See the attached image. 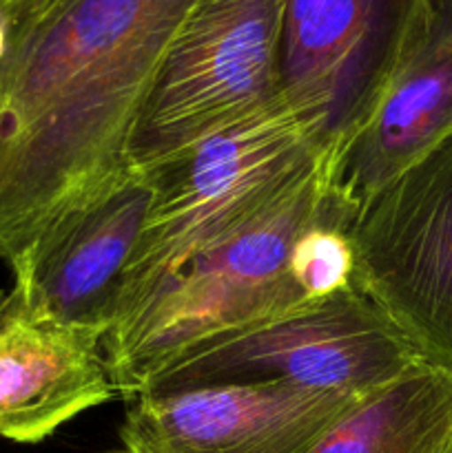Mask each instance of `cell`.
<instances>
[{"instance_id":"6da1fadb","label":"cell","mask_w":452,"mask_h":453,"mask_svg":"<svg viewBox=\"0 0 452 453\" xmlns=\"http://www.w3.org/2000/svg\"><path fill=\"white\" fill-rule=\"evenodd\" d=\"M199 0H60L0 56V259L129 166L160 65Z\"/></svg>"},{"instance_id":"7a4b0ae2","label":"cell","mask_w":452,"mask_h":453,"mask_svg":"<svg viewBox=\"0 0 452 453\" xmlns=\"http://www.w3.org/2000/svg\"><path fill=\"white\" fill-rule=\"evenodd\" d=\"M332 157L328 153L273 211L191 257L106 334V361L120 396H133L160 370L202 345L313 308L292 277L291 255L331 193Z\"/></svg>"},{"instance_id":"3957f363","label":"cell","mask_w":452,"mask_h":453,"mask_svg":"<svg viewBox=\"0 0 452 453\" xmlns=\"http://www.w3.org/2000/svg\"><path fill=\"white\" fill-rule=\"evenodd\" d=\"M328 153L282 97L248 119L142 168L151 181V202L111 330L131 319L191 257L273 211Z\"/></svg>"},{"instance_id":"277c9868","label":"cell","mask_w":452,"mask_h":453,"mask_svg":"<svg viewBox=\"0 0 452 453\" xmlns=\"http://www.w3.org/2000/svg\"><path fill=\"white\" fill-rule=\"evenodd\" d=\"M282 97V0H199L142 104L129 164L153 166Z\"/></svg>"},{"instance_id":"5b68a950","label":"cell","mask_w":452,"mask_h":453,"mask_svg":"<svg viewBox=\"0 0 452 453\" xmlns=\"http://www.w3.org/2000/svg\"><path fill=\"white\" fill-rule=\"evenodd\" d=\"M425 363L433 361L388 312L353 288L304 312L202 345L160 370L140 392L275 383L368 396Z\"/></svg>"},{"instance_id":"8992f818","label":"cell","mask_w":452,"mask_h":453,"mask_svg":"<svg viewBox=\"0 0 452 453\" xmlns=\"http://www.w3.org/2000/svg\"><path fill=\"white\" fill-rule=\"evenodd\" d=\"M434 0H282V96L323 150L363 127Z\"/></svg>"},{"instance_id":"52a82bcc","label":"cell","mask_w":452,"mask_h":453,"mask_svg":"<svg viewBox=\"0 0 452 453\" xmlns=\"http://www.w3.org/2000/svg\"><path fill=\"white\" fill-rule=\"evenodd\" d=\"M350 234L359 290L452 370V135L381 186Z\"/></svg>"},{"instance_id":"ba28073f","label":"cell","mask_w":452,"mask_h":453,"mask_svg":"<svg viewBox=\"0 0 452 453\" xmlns=\"http://www.w3.org/2000/svg\"><path fill=\"white\" fill-rule=\"evenodd\" d=\"M363 396L288 385H207L124 398L127 453H310Z\"/></svg>"},{"instance_id":"9c48e42d","label":"cell","mask_w":452,"mask_h":453,"mask_svg":"<svg viewBox=\"0 0 452 453\" xmlns=\"http://www.w3.org/2000/svg\"><path fill=\"white\" fill-rule=\"evenodd\" d=\"M149 202V175L129 164L102 193L58 219L9 264L13 288L56 321L105 341Z\"/></svg>"},{"instance_id":"30bf717a","label":"cell","mask_w":452,"mask_h":453,"mask_svg":"<svg viewBox=\"0 0 452 453\" xmlns=\"http://www.w3.org/2000/svg\"><path fill=\"white\" fill-rule=\"evenodd\" d=\"M118 394L105 341L0 290V436L43 442Z\"/></svg>"},{"instance_id":"8fae6325","label":"cell","mask_w":452,"mask_h":453,"mask_svg":"<svg viewBox=\"0 0 452 453\" xmlns=\"http://www.w3.org/2000/svg\"><path fill=\"white\" fill-rule=\"evenodd\" d=\"M450 135L452 0H434L379 104L332 157V195L355 217L381 186Z\"/></svg>"},{"instance_id":"7c38bea8","label":"cell","mask_w":452,"mask_h":453,"mask_svg":"<svg viewBox=\"0 0 452 453\" xmlns=\"http://www.w3.org/2000/svg\"><path fill=\"white\" fill-rule=\"evenodd\" d=\"M452 370L425 363L359 398L310 453H448Z\"/></svg>"},{"instance_id":"4fadbf2b","label":"cell","mask_w":452,"mask_h":453,"mask_svg":"<svg viewBox=\"0 0 452 453\" xmlns=\"http://www.w3.org/2000/svg\"><path fill=\"white\" fill-rule=\"evenodd\" d=\"M106 453H127L124 449H120V451H106Z\"/></svg>"},{"instance_id":"5bb4252c","label":"cell","mask_w":452,"mask_h":453,"mask_svg":"<svg viewBox=\"0 0 452 453\" xmlns=\"http://www.w3.org/2000/svg\"><path fill=\"white\" fill-rule=\"evenodd\" d=\"M448 453H452V449H450V451H448Z\"/></svg>"}]
</instances>
